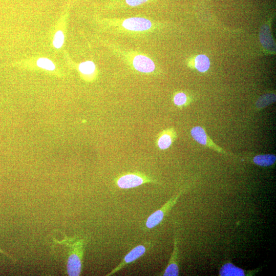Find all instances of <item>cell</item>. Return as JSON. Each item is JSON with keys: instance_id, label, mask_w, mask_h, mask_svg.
<instances>
[{"instance_id": "cell-2", "label": "cell", "mask_w": 276, "mask_h": 276, "mask_svg": "<svg viewBox=\"0 0 276 276\" xmlns=\"http://www.w3.org/2000/svg\"><path fill=\"white\" fill-rule=\"evenodd\" d=\"M191 135L196 142L205 147L220 153L227 154L222 148L215 144L213 140L208 136L206 130L202 127L197 126L193 127L191 130Z\"/></svg>"}, {"instance_id": "cell-18", "label": "cell", "mask_w": 276, "mask_h": 276, "mask_svg": "<svg viewBox=\"0 0 276 276\" xmlns=\"http://www.w3.org/2000/svg\"><path fill=\"white\" fill-rule=\"evenodd\" d=\"M148 1L149 0H126L127 4L132 7L139 6Z\"/></svg>"}, {"instance_id": "cell-4", "label": "cell", "mask_w": 276, "mask_h": 276, "mask_svg": "<svg viewBox=\"0 0 276 276\" xmlns=\"http://www.w3.org/2000/svg\"><path fill=\"white\" fill-rule=\"evenodd\" d=\"M180 196V194H179L173 197L171 200L167 204H165L160 209L151 214L147 219L146 224L147 228L151 229L160 224L164 218L165 213L177 201Z\"/></svg>"}, {"instance_id": "cell-14", "label": "cell", "mask_w": 276, "mask_h": 276, "mask_svg": "<svg viewBox=\"0 0 276 276\" xmlns=\"http://www.w3.org/2000/svg\"><path fill=\"white\" fill-rule=\"evenodd\" d=\"M174 104L179 107H184L189 105L191 103L189 98L183 92L176 93L173 98Z\"/></svg>"}, {"instance_id": "cell-7", "label": "cell", "mask_w": 276, "mask_h": 276, "mask_svg": "<svg viewBox=\"0 0 276 276\" xmlns=\"http://www.w3.org/2000/svg\"><path fill=\"white\" fill-rule=\"evenodd\" d=\"M134 68L142 73H151L155 69V64L149 58L144 55H137L133 61Z\"/></svg>"}, {"instance_id": "cell-3", "label": "cell", "mask_w": 276, "mask_h": 276, "mask_svg": "<svg viewBox=\"0 0 276 276\" xmlns=\"http://www.w3.org/2000/svg\"><path fill=\"white\" fill-rule=\"evenodd\" d=\"M151 182L150 179L142 174L128 173L121 176L116 181V183L120 189H130Z\"/></svg>"}, {"instance_id": "cell-16", "label": "cell", "mask_w": 276, "mask_h": 276, "mask_svg": "<svg viewBox=\"0 0 276 276\" xmlns=\"http://www.w3.org/2000/svg\"><path fill=\"white\" fill-rule=\"evenodd\" d=\"M39 67L48 71H53L55 69L54 64L47 58H40L37 62Z\"/></svg>"}, {"instance_id": "cell-5", "label": "cell", "mask_w": 276, "mask_h": 276, "mask_svg": "<svg viewBox=\"0 0 276 276\" xmlns=\"http://www.w3.org/2000/svg\"><path fill=\"white\" fill-rule=\"evenodd\" d=\"M147 249L145 246L139 245L132 249L125 256L124 260L107 276H111L124 268L127 265L133 262L145 255Z\"/></svg>"}, {"instance_id": "cell-1", "label": "cell", "mask_w": 276, "mask_h": 276, "mask_svg": "<svg viewBox=\"0 0 276 276\" xmlns=\"http://www.w3.org/2000/svg\"><path fill=\"white\" fill-rule=\"evenodd\" d=\"M54 243L63 247L66 258V269L69 276L82 274L86 240L84 238L64 236L61 240L54 239Z\"/></svg>"}, {"instance_id": "cell-6", "label": "cell", "mask_w": 276, "mask_h": 276, "mask_svg": "<svg viewBox=\"0 0 276 276\" xmlns=\"http://www.w3.org/2000/svg\"><path fill=\"white\" fill-rule=\"evenodd\" d=\"M123 25L129 30L141 31L149 29L152 26V24L148 19L135 17L126 20Z\"/></svg>"}, {"instance_id": "cell-10", "label": "cell", "mask_w": 276, "mask_h": 276, "mask_svg": "<svg viewBox=\"0 0 276 276\" xmlns=\"http://www.w3.org/2000/svg\"><path fill=\"white\" fill-rule=\"evenodd\" d=\"M219 275L221 276H245L244 270L234 266L231 263H227L220 269Z\"/></svg>"}, {"instance_id": "cell-15", "label": "cell", "mask_w": 276, "mask_h": 276, "mask_svg": "<svg viewBox=\"0 0 276 276\" xmlns=\"http://www.w3.org/2000/svg\"><path fill=\"white\" fill-rule=\"evenodd\" d=\"M80 72L85 75H91L95 70V65L91 61H86L81 64L79 65Z\"/></svg>"}, {"instance_id": "cell-17", "label": "cell", "mask_w": 276, "mask_h": 276, "mask_svg": "<svg viewBox=\"0 0 276 276\" xmlns=\"http://www.w3.org/2000/svg\"><path fill=\"white\" fill-rule=\"evenodd\" d=\"M64 41V33L62 31L59 30L54 35L53 41V46L57 49L61 48L63 45Z\"/></svg>"}, {"instance_id": "cell-12", "label": "cell", "mask_w": 276, "mask_h": 276, "mask_svg": "<svg viewBox=\"0 0 276 276\" xmlns=\"http://www.w3.org/2000/svg\"><path fill=\"white\" fill-rule=\"evenodd\" d=\"M195 67L200 72H206L210 68V61L206 55H198L195 60Z\"/></svg>"}, {"instance_id": "cell-13", "label": "cell", "mask_w": 276, "mask_h": 276, "mask_svg": "<svg viewBox=\"0 0 276 276\" xmlns=\"http://www.w3.org/2000/svg\"><path fill=\"white\" fill-rule=\"evenodd\" d=\"M275 101L276 95L275 94L264 95L258 99L256 103V108L257 110H261L272 104Z\"/></svg>"}, {"instance_id": "cell-9", "label": "cell", "mask_w": 276, "mask_h": 276, "mask_svg": "<svg viewBox=\"0 0 276 276\" xmlns=\"http://www.w3.org/2000/svg\"><path fill=\"white\" fill-rule=\"evenodd\" d=\"M178 249L177 241L175 239L174 241V250L171 256L168 267L166 269L163 276H178L179 275V269L177 263Z\"/></svg>"}, {"instance_id": "cell-19", "label": "cell", "mask_w": 276, "mask_h": 276, "mask_svg": "<svg viewBox=\"0 0 276 276\" xmlns=\"http://www.w3.org/2000/svg\"><path fill=\"white\" fill-rule=\"evenodd\" d=\"M0 253L2 254V255H5L6 256H7L8 258L13 259V258L12 257H11L10 255H7V253H6L5 252H4L2 249H0Z\"/></svg>"}, {"instance_id": "cell-11", "label": "cell", "mask_w": 276, "mask_h": 276, "mask_svg": "<svg viewBox=\"0 0 276 276\" xmlns=\"http://www.w3.org/2000/svg\"><path fill=\"white\" fill-rule=\"evenodd\" d=\"M254 163L262 167H269L276 161V156L273 154H259L253 159Z\"/></svg>"}, {"instance_id": "cell-8", "label": "cell", "mask_w": 276, "mask_h": 276, "mask_svg": "<svg viewBox=\"0 0 276 276\" xmlns=\"http://www.w3.org/2000/svg\"><path fill=\"white\" fill-rule=\"evenodd\" d=\"M176 138V131L173 128H169L163 131L157 140V145L162 150L167 149L172 145Z\"/></svg>"}]
</instances>
